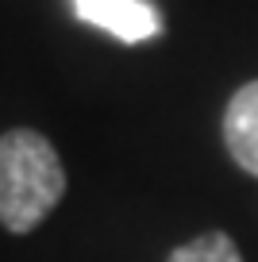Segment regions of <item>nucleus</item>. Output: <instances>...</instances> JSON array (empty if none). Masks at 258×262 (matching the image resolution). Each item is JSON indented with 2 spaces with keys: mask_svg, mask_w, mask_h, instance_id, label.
I'll return each mask as SVG.
<instances>
[{
  "mask_svg": "<svg viewBox=\"0 0 258 262\" xmlns=\"http://www.w3.org/2000/svg\"><path fill=\"white\" fill-rule=\"evenodd\" d=\"M66 196V170L47 135L12 127L0 135V224L12 235L35 231Z\"/></svg>",
  "mask_w": 258,
  "mask_h": 262,
  "instance_id": "obj_1",
  "label": "nucleus"
},
{
  "mask_svg": "<svg viewBox=\"0 0 258 262\" xmlns=\"http://www.w3.org/2000/svg\"><path fill=\"white\" fill-rule=\"evenodd\" d=\"M77 19L116 35L120 42H146L162 31L158 12L146 0H73Z\"/></svg>",
  "mask_w": 258,
  "mask_h": 262,
  "instance_id": "obj_2",
  "label": "nucleus"
},
{
  "mask_svg": "<svg viewBox=\"0 0 258 262\" xmlns=\"http://www.w3.org/2000/svg\"><path fill=\"white\" fill-rule=\"evenodd\" d=\"M224 143L235 166L258 178V81H247L224 112Z\"/></svg>",
  "mask_w": 258,
  "mask_h": 262,
  "instance_id": "obj_3",
  "label": "nucleus"
},
{
  "mask_svg": "<svg viewBox=\"0 0 258 262\" xmlns=\"http://www.w3.org/2000/svg\"><path fill=\"white\" fill-rule=\"evenodd\" d=\"M166 262H243V254L224 231H204V235L181 243L178 251H169Z\"/></svg>",
  "mask_w": 258,
  "mask_h": 262,
  "instance_id": "obj_4",
  "label": "nucleus"
}]
</instances>
